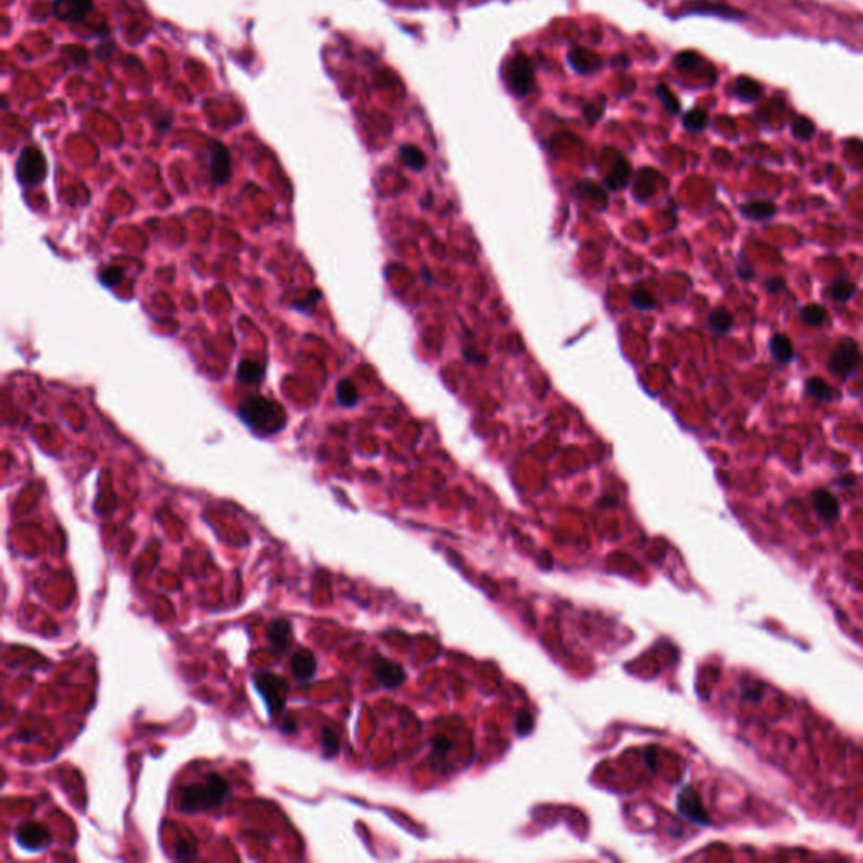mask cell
Returning <instances> with one entry per match:
<instances>
[{"label": "cell", "mask_w": 863, "mask_h": 863, "mask_svg": "<svg viewBox=\"0 0 863 863\" xmlns=\"http://www.w3.org/2000/svg\"><path fill=\"white\" fill-rule=\"evenodd\" d=\"M336 396H337L339 405L346 407V408L354 407L359 400L358 390H356L354 383H352L351 379H341V382L337 383Z\"/></svg>", "instance_id": "21"}, {"label": "cell", "mask_w": 863, "mask_h": 863, "mask_svg": "<svg viewBox=\"0 0 863 863\" xmlns=\"http://www.w3.org/2000/svg\"><path fill=\"white\" fill-rule=\"evenodd\" d=\"M321 745H323V754L327 759H332L339 754V739L331 728H323L321 732Z\"/></svg>", "instance_id": "27"}, {"label": "cell", "mask_w": 863, "mask_h": 863, "mask_svg": "<svg viewBox=\"0 0 863 863\" xmlns=\"http://www.w3.org/2000/svg\"><path fill=\"white\" fill-rule=\"evenodd\" d=\"M629 174H631L629 162H626V160H624V159H619L617 164H615L614 169H612L610 174L607 176V186H609L610 189H615V191L622 189V187L627 184Z\"/></svg>", "instance_id": "23"}, {"label": "cell", "mask_w": 863, "mask_h": 863, "mask_svg": "<svg viewBox=\"0 0 863 863\" xmlns=\"http://www.w3.org/2000/svg\"><path fill=\"white\" fill-rule=\"evenodd\" d=\"M853 293H855V285L848 280H839L835 285H831V289H830V296L839 302L848 300Z\"/></svg>", "instance_id": "33"}, {"label": "cell", "mask_w": 863, "mask_h": 863, "mask_svg": "<svg viewBox=\"0 0 863 863\" xmlns=\"http://www.w3.org/2000/svg\"><path fill=\"white\" fill-rule=\"evenodd\" d=\"M400 155H402V160L405 162V166L413 169V171H417V172L422 171V169L427 166L425 155H423V152L420 151L418 147H415V145H403V147L400 148Z\"/></svg>", "instance_id": "24"}, {"label": "cell", "mask_w": 863, "mask_h": 863, "mask_svg": "<svg viewBox=\"0 0 863 863\" xmlns=\"http://www.w3.org/2000/svg\"><path fill=\"white\" fill-rule=\"evenodd\" d=\"M735 95L739 100L742 101H755L759 100L760 95H762V85L757 83V81L752 80V78L742 76L735 81V88H733Z\"/></svg>", "instance_id": "17"}, {"label": "cell", "mask_w": 863, "mask_h": 863, "mask_svg": "<svg viewBox=\"0 0 863 863\" xmlns=\"http://www.w3.org/2000/svg\"><path fill=\"white\" fill-rule=\"evenodd\" d=\"M230 784L223 776L211 772L203 778L201 783L189 784L182 787L179 794V810L182 813L196 814L211 808L221 806L230 796Z\"/></svg>", "instance_id": "1"}, {"label": "cell", "mask_w": 863, "mask_h": 863, "mask_svg": "<svg viewBox=\"0 0 863 863\" xmlns=\"http://www.w3.org/2000/svg\"><path fill=\"white\" fill-rule=\"evenodd\" d=\"M656 95L660 96V100L665 103V107L669 113H674V115H676V113L680 112V101L676 100V96L673 95V92L668 88V86H665V85L658 86Z\"/></svg>", "instance_id": "32"}, {"label": "cell", "mask_w": 863, "mask_h": 863, "mask_svg": "<svg viewBox=\"0 0 863 863\" xmlns=\"http://www.w3.org/2000/svg\"><path fill=\"white\" fill-rule=\"evenodd\" d=\"M806 391L818 400H831V396H833V390L830 388V384L821 378L808 379Z\"/></svg>", "instance_id": "28"}, {"label": "cell", "mask_w": 863, "mask_h": 863, "mask_svg": "<svg viewBox=\"0 0 863 863\" xmlns=\"http://www.w3.org/2000/svg\"><path fill=\"white\" fill-rule=\"evenodd\" d=\"M237 376L243 383H258L260 379H264L265 366L262 363H257V361L245 359L238 364Z\"/></svg>", "instance_id": "19"}, {"label": "cell", "mask_w": 863, "mask_h": 863, "mask_svg": "<svg viewBox=\"0 0 863 863\" xmlns=\"http://www.w3.org/2000/svg\"><path fill=\"white\" fill-rule=\"evenodd\" d=\"M676 806H678V811H680L685 818H688L690 821L697 823V825H708V814L705 813L700 796H698V792L693 789V787H685V789L678 794Z\"/></svg>", "instance_id": "10"}, {"label": "cell", "mask_w": 863, "mask_h": 863, "mask_svg": "<svg viewBox=\"0 0 863 863\" xmlns=\"http://www.w3.org/2000/svg\"><path fill=\"white\" fill-rule=\"evenodd\" d=\"M238 417L243 420L246 427L260 435H273L285 429L287 413L275 400L264 398V396H252L246 398L238 408Z\"/></svg>", "instance_id": "2"}, {"label": "cell", "mask_w": 863, "mask_h": 863, "mask_svg": "<svg viewBox=\"0 0 863 863\" xmlns=\"http://www.w3.org/2000/svg\"><path fill=\"white\" fill-rule=\"evenodd\" d=\"M198 855V850H196V841L192 838V835H189V838H179L178 843H176V858L178 860H189V858H194Z\"/></svg>", "instance_id": "29"}, {"label": "cell", "mask_w": 863, "mask_h": 863, "mask_svg": "<svg viewBox=\"0 0 863 863\" xmlns=\"http://www.w3.org/2000/svg\"><path fill=\"white\" fill-rule=\"evenodd\" d=\"M783 287H784V280H783V278H779V277L771 278V280L767 282V290H769V292H772V293L780 292V290H783Z\"/></svg>", "instance_id": "38"}, {"label": "cell", "mask_w": 863, "mask_h": 863, "mask_svg": "<svg viewBox=\"0 0 863 863\" xmlns=\"http://www.w3.org/2000/svg\"><path fill=\"white\" fill-rule=\"evenodd\" d=\"M862 354L853 339H841L830 358V370L838 376H848L860 364Z\"/></svg>", "instance_id": "7"}, {"label": "cell", "mask_w": 863, "mask_h": 863, "mask_svg": "<svg viewBox=\"0 0 863 863\" xmlns=\"http://www.w3.org/2000/svg\"><path fill=\"white\" fill-rule=\"evenodd\" d=\"M568 62H570V66L576 73L587 74L599 69L600 65H602V60H600L599 54L592 53V51L575 48L568 53Z\"/></svg>", "instance_id": "14"}, {"label": "cell", "mask_w": 863, "mask_h": 863, "mask_svg": "<svg viewBox=\"0 0 863 863\" xmlns=\"http://www.w3.org/2000/svg\"><path fill=\"white\" fill-rule=\"evenodd\" d=\"M708 324H710V329H712L715 334H727L733 325V317H732V314L728 311H725V309H715V311L710 314Z\"/></svg>", "instance_id": "22"}, {"label": "cell", "mask_w": 863, "mask_h": 863, "mask_svg": "<svg viewBox=\"0 0 863 863\" xmlns=\"http://www.w3.org/2000/svg\"><path fill=\"white\" fill-rule=\"evenodd\" d=\"M371 669L376 680L384 688H396L405 681V672L398 663L386 660L383 656H375L371 660Z\"/></svg>", "instance_id": "9"}, {"label": "cell", "mask_w": 863, "mask_h": 863, "mask_svg": "<svg viewBox=\"0 0 863 863\" xmlns=\"http://www.w3.org/2000/svg\"><path fill=\"white\" fill-rule=\"evenodd\" d=\"M93 9V0H54L53 12L61 21L81 22Z\"/></svg>", "instance_id": "11"}, {"label": "cell", "mask_w": 863, "mask_h": 863, "mask_svg": "<svg viewBox=\"0 0 863 863\" xmlns=\"http://www.w3.org/2000/svg\"><path fill=\"white\" fill-rule=\"evenodd\" d=\"M319 299H321V292H317V290H316L314 297H311V293H309L307 300H305V302H297L296 309H299V311H305V307H309V305H314Z\"/></svg>", "instance_id": "39"}, {"label": "cell", "mask_w": 863, "mask_h": 863, "mask_svg": "<svg viewBox=\"0 0 863 863\" xmlns=\"http://www.w3.org/2000/svg\"><path fill=\"white\" fill-rule=\"evenodd\" d=\"M700 62V56L697 53H692V51H685V53H680L676 58H674V66L678 69H692Z\"/></svg>", "instance_id": "35"}, {"label": "cell", "mask_w": 863, "mask_h": 863, "mask_svg": "<svg viewBox=\"0 0 863 863\" xmlns=\"http://www.w3.org/2000/svg\"><path fill=\"white\" fill-rule=\"evenodd\" d=\"M516 728H518V735H528V733L531 732L533 720H531V717H529L527 712H523V713H520V715H518Z\"/></svg>", "instance_id": "36"}, {"label": "cell", "mask_w": 863, "mask_h": 863, "mask_svg": "<svg viewBox=\"0 0 863 863\" xmlns=\"http://www.w3.org/2000/svg\"><path fill=\"white\" fill-rule=\"evenodd\" d=\"M708 123V115L703 110H692L685 115L683 125L688 132H701Z\"/></svg>", "instance_id": "25"}, {"label": "cell", "mask_w": 863, "mask_h": 863, "mask_svg": "<svg viewBox=\"0 0 863 863\" xmlns=\"http://www.w3.org/2000/svg\"><path fill=\"white\" fill-rule=\"evenodd\" d=\"M48 162L46 157L36 147L22 148L15 166V176L22 186H37L46 179Z\"/></svg>", "instance_id": "4"}, {"label": "cell", "mask_w": 863, "mask_h": 863, "mask_svg": "<svg viewBox=\"0 0 863 863\" xmlns=\"http://www.w3.org/2000/svg\"><path fill=\"white\" fill-rule=\"evenodd\" d=\"M688 12L719 15V17H725V19H742L744 17V12H740V10H737V9H732V7H728V6H721V3H695V6L688 7Z\"/></svg>", "instance_id": "16"}, {"label": "cell", "mask_w": 863, "mask_h": 863, "mask_svg": "<svg viewBox=\"0 0 863 863\" xmlns=\"http://www.w3.org/2000/svg\"><path fill=\"white\" fill-rule=\"evenodd\" d=\"M464 358L468 359V361H470V363H474V364H479V363L484 364L486 363V359H482V358H484V356H481L479 352L476 351V349H470V348L465 349V351H464Z\"/></svg>", "instance_id": "37"}, {"label": "cell", "mask_w": 863, "mask_h": 863, "mask_svg": "<svg viewBox=\"0 0 863 863\" xmlns=\"http://www.w3.org/2000/svg\"><path fill=\"white\" fill-rule=\"evenodd\" d=\"M253 685L257 693L264 698L266 708L272 715H278L287 705L289 681L277 673H255Z\"/></svg>", "instance_id": "3"}, {"label": "cell", "mask_w": 863, "mask_h": 863, "mask_svg": "<svg viewBox=\"0 0 863 863\" xmlns=\"http://www.w3.org/2000/svg\"><path fill=\"white\" fill-rule=\"evenodd\" d=\"M813 506L819 518H823L825 521L837 520L839 515V504L837 497L831 493L823 491V489H819V491L813 494Z\"/></svg>", "instance_id": "15"}, {"label": "cell", "mask_w": 863, "mask_h": 863, "mask_svg": "<svg viewBox=\"0 0 863 863\" xmlns=\"http://www.w3.org/2000/svg\"><path fill=\"white\" fill-rule=\"evenodd\" d=\"M801 319L806 323L808 325H821L826 321V311L825 307L818 304H811L806 305V307L801 309Z\"/></svg>", "instance_id": "26"}, {"label": "cell", "mask_w": 863, "mask_h": 863, "mask_svg": "<svg viewBox=\"0 0 863 863\" xmlns=\"http://www.w3.org/2000/svg\"><path fill=\"white\" fill-rule=\"evenodd\" d=\"M744 698H747V700H752V701H759L760 698H762V692H745Z\"/></svg>", "instance_id": "40"}, {"label": "cell", "mask_w": 863, "mask_h": 863, "mask_svg": "<svg viewBox=\"0 0 863 863\" xmlns=\"http://www.w3.org/2000/svg\"><path fill=\"white\" fill-rule=\"evenodd\" d=\"M210 172L211 179L218 186H225L231 178L230 151L218 140L210 142Z\"/></svg>", "instance_id": "8"}, {"label": "cell", "mask_w": 863, "mask_h": 863, "mask_svg": "<svg viewBox=\"0 0 863 863\" xmlns=\"http://www.w3.org/2000/svg\"><path fill=\"white\" fill-rule=\"evenodd\" d=\"M792 133H794V137H798V139H803V140L810 139V137H813V133H814L813 121H811L810 119H806V117H798V119L792 121Z\"/></svg>", "instance_id": "31"}, {"label": "cell", "mask_w": 863, "mask_h": 863, "mask_svg": "<svg viewBox=\"0 0 863 863\" xmlns=\"http://www.w3.org/2000/svg\"><path fill=\"white\" fill-rule=\"evenodd\" d=\"M290 669H292L293 676L302 683L311 681L317 673V661L312 651L305 649V647L297 649L290 658Z\"/></svg>", "instance_id": "12"}, {"label": "cell", "mask_w": 863, "mask_h": 863, "mask_svg": "<svg viewBox=\"0 0 863 863\" xmlns=\"http://www.w3.org/2000/svg\"><path fill=\"white\" fill-rule=\"evenodd\" d=\"M268 642L275 653H284L292 642V624L287 619H277L270 624Z\"/></svg>", "instance_id": "13"}, {"label": "cell", "mask_w": 863, "mask_h": 863, "mask_svg": "<svg viewBox=\"0 0 863 863\" xmlns=\"http://www.w3.org/2000/svg\"><path fill=\"white\" fill-rule=\"evenodd\" d=\"M771 351L772 356L776 359L780 361V363H789L794 356V349H792L791 339L784 334H776L771 339Z\"/></svg>", "instance_id": "20"}, {"label": "cell", "mask_w": 863, "mask_h": 863, "mask_svg": "<svg viewBox=\"0 0 863 863\" xmlns=\"http://www.w3.org/2000/svg\"><path fill=\"white\" fill-rule=\"evenodd\" d=\"M15 841L27 851H42L53 843L48 826L39 821H24L15 828Z\"/></svg>", "instance_id": "6"}, {"label": "cell", "mask_w": 863, "mask_h": 863, "mask_svg": "<svg viewBox=\"0 0 863 863\" xmlns=\"http://www.w3.org/2000/svg\"><path fill=\"white\" fill-rule=\"evenodd\" d=\"M740 213L749 219L762 221V219H767L776 214V206L769 201H752L740 206Z\"/></svg>", "instance_id": "18"}, {"label": "cell", "mask_w": 863, "mask_h": 863, "mask_svg": "<svg viewBox=\"0 0 863 863\" xmlns=\"http://www.w3.org/2000/svg\"><path fill=\"white\" fill-rule=\"evenodd\" d=\"M121 275H123V272L120 268H117V266H107V268H103L100 272V282L105 287L112 289L117 284H120Z\"/></svg>", "instance_id": "34"}, {"label": "cell", "mask_w": 863, "mask_h": 863, "mask_svg": "<svg viewBox=\"0 0 863 863\" xmlns=\"http://www.w3.org/2000/svg\"><path fill=\"white\" fill-rule=\"evenodd\" d=\"M508 88L516 96H527L535 86V71L531 61L524 54L518 53L508 61L504 69Z\"/></svg>", "instance_id": "5"}, {"label": "cell", "mask_w": 863, "mask_h": 863, "mask_svg": "<svg viewBox=\"0 0 863 863\" xmlns=\"http://www.w3.org/2000/svg\"><path fill=\"white\" fill-rule=\"evenodd\" d=\"M631 302H633L634 307L639 309V311H653L656 307V300L644 289H635L631 293Z\"/></svg>", "instance_id": "30"}]
</instances>
